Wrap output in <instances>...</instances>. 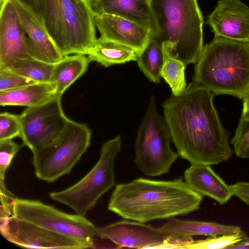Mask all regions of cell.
<instances>
[{"mask_svg": "<svg viewBox=\"0 0 249 249\" xmlns=\"http://www.w3.org/2000/svg\"><path fill=\"white\" fill-rule=\"evenodd\" d=\"M13 216L49 231L77 239L93 248L97 227L85 216L64 213L38 200L15 198Z\"/></svg>", "mask_w": 249, "mask_h": 249, "instance_id": "obj_9", "label": "cell"}, {"mask_svg": "<svg viewBox=\"0 0 249 249\" xmlns=\"http://www.w3.org/2000/svg\"><path fill=\"white\" fill-rule=\"evenodd\" d=\"M207 22L214 37L249 42V7L240 0H219Z\"/></svg>", "mask_w": 249, "mask_h": 249, "instance_id": "obj_14", "label": "cell"}, {"mask_svg": "<svg viewBox=\"0 0 249 249\" xmlns=\"http://www.w3.org/2000/svg\"><path fill=\"white\" fill-rule=\"evenodd\" d=\"M31 10L44 23L46 0H17Z\"/></svg>", "mask_w": 249, "mask_h": 249, "instance_id": "obj_32", "label": "cell"}, {"mask_svg": "<svg viewBox=\"0 0 249 249\" xmlns=\"http://www.w3.org/2000/svg\"><path fill=\"white\" fill-rule=\"evenodd\" d=\"M227 249H249V237L246 236L242 241L230 246Z\"/></svg>", "mask_w": 249, "mask_h": 249, "instance_id": "obj_35", "label": "cell"}, {"mask_svg": "<svg viewBox=\"0 0 249 249\" xmlns=\"http://www.w3.org/2000/svg\"><path fill=\"white\" fill-rule=\"evenodd\" d=\"M27 37L29 55L38 60L55 64L63 57L43 22L31 10L17 0H12Z\"/></svg>", "mask_w": 249, "mask_h": 249, "instance_id": "obj_15", "label": "cell"}, {"mask_svg": "<svg viewBox=\"0 0 249 249\" xmlns=\"http://www.w3.org/2000/svg\"><path fill=\"white\" fill-rule=\"evenodd\" d=\"M151 6L158 34L150 37L162 46L165 58L196 64L204 47L197 0H151Z\"/></svg>", "mask_w": 249, "mask_h": 249, "instance_id": "obj_3", "label": "cell"}, {"mask_svg": "<svg viewBox=\"0 0 249 249\" xmlns=\"http://www.w3.org/2000/svg\"><path fill=\"white\" fill-rule=\"evenodd\" d=\"M100 237L110 241L118 248L182 249L192 237L165 234L150 225L137 221H120L97 227Z\"/></svg>", "mask_w": 249, "mask_h": 249, "instance_id": "obj_11", "label": "cell"}, {"mask_svg": "<svg viewBox=\"0 0 249 249\" xmlns=\"http://www.w3.org/2000/svg\"><path fill=\"white\" fill-rule=\"evenodd\" d=\"M30 56L27 37L12 0H0V68Z\"/></svg>", "mask_w": 249, "mask_h": 249, "instance_id": "obj_13", "label": "cell"}, {"mask_svg": "<svg viewBox=\"0 0 249 249\" xmlns=\"http://www.w3.org/2000/svg\"><path fill=\"white\" fill-rule=\"evenodd\" d=\"M1 234L9 242L22 248L83 249L89 246L77 239L58 234L26 221L11 217Z\"/></svg>", "mask_w": 249, "mask_h": 249, "instance_id": "obj_12", "label": "cell"}, {"mask_svg": "<svg viewBox=\"0 0 249 249\" xmlns=\"http://www.w3.org/2000/svg\"><path fill=\"white\" fill-rule=\"evenodd\" d=\"M249 94V89H248V91H247V93L246 95H247V94Z\"/></svg>", "mask_w": 249, "mask_h": 249, "instance_id": "obj_37", "label": "cell"}, {"mask_svg": "<svg viewBox=\"0 0 249 249\" xmlns=\"http://www.w3.org/2000/svg\"><path fill=\"white\" fill-rule=\"evenodd\" d=\"M214 94L194 82L162 105L164 121L177 153L191 164L216 165L231 159L230 133L213 104Z\"/></svg>", "mask_w": 249, "mask_h": 249, "instance_id": "obj_1", "label": "cell"}, {"mask_svg": "<svg viewBox=\"0 0 249 249\" xmlns=\"http://www.w3.org/2000/svg\"><path fill=\"white\" fill-rule=\"evenodd\" d=\"M186 65L181 61L171 57H166L161 71V77L169 85L172 94L178 95L187 87L185 70Z\"/></svg>", "mask_w": 249, "mask_h": 249, "instance_id": "obj_25", "label": "cell"}, {"mask_svg": "<svg viewBox=\"0 0 249 249\" xmlns=\"http://www.w3.org/2000/svg\"><path fill=\"white\" fill-rule=\"evenodd\" d=\"M93 14L84 0H46L44 24L63 57L87 54L97 39Z\"/></svg>", "mask_w": 249, "mask_h": 249, "instance_id": "obj_5", "label": "cell"}, {"mask_svg": "<svg viewBox=\"0 0 249 249\" xmlns=\"http://www.w3.org/2000/svg\"><path fill=\"white\" fill-rule=\"evenodd\" d=\"M85 0L87 3H88L89 4L91 5V3L94 0Z\"/></svg>", "mask_w": 249, "mask_h": 249, "instance_id": "obj_36", "label": "cell"}, {"mask_svg": "<svg viewBox=\"0 0 249 249\" xmlns=\"http://www.w3.org/2000/svg\"><path fill=\"white\" fill-rule=\"evenodd\" d=\"M231 143L237 157L249 159V119L240 117Z\"/></svg>", "mask_w": 249, "mask_h": 249, "instance_id": "obj_27", "label": "cell"}, {"mask_svg": "<svg viewBox=\"0 0 249 249\" xmlns=\"http://www.w3.org/2000/svg\"><path fill=\"white\" fill-rule=\"evenodd\" d=\"M19 115L3 112L0 114V141L21 136Z\"/></svg>", "mask_w": 249, "mask_h": 249, "instance_id": "obj_28", "label": "cell"}, {"mask_svg": "<svg viewBox=\"0 0 249 249\" xmlns=\"http://www.w3.org/2000/svg\"><path fill=\"white\" fill-rule=\"evenodd\" d=\"M37 83L6 69H0V92L17 89Z\"/></svg>", "mask_w": 249, "mask_h": 249, "instance_id": "obj_30", "label": "cell"}, {"mask_svg": "<svg viewBox=\"0 0 249 249\" xmlns=\"http://www.w3.org/2000/svg\"><path fill=\"white\" fill-rule=\"evenodd\" d=\"M93 22L101 36L135 49L138 54L147 43L150 34L143 27L127 19L93 12Z\"/></svg>", "mask_w": 249, "mask_h": 249, "instance_id": "obj_16", "label": "cell"}, {"mask_svg": "<svg viewBox=\"0 0 249 249\" xmlns=\"http://www.w3.org/2000/svg\"><path fill=\"white\" fill-rule=\"evenodd\" d=\"M171 137L158 111L154 96L138 129L135 143V163L144 175L157 177L169 173L179 155L171 148Z\"/></svg>", "mask_w": 249, "mask_h": 249, "instance_id": "obj_6", "label": "cell"}, {"mask_svg": "<svg viewBox=\"0 0 249 249\" xmlns=\"http://www.w3.org/2000/svg\"><path fill=\"white\" fill-rule=\"evenodd\" d=\"M23 145L7 139L0 141V185H5V173L11 162Z\"/></svg>", "mask_w": 249, "mask_h": 249, "instance_id": "obj_29", "label": "cell"}, {"mask_svg": "<svg viewBox=\"0 0 249 249\" xmlns=\"http://www.w3.org/2000/svg\"><path fill=\"white\" fill-rule=\"evenodd\" d=\"M87 55L90 61L107 67L136 61L138 53L129 46L100 36L95 40Z\"/></svg>", "mask_w": 249, "mask_h": 249, "instance_id": "obj_21", "label": "cell"}, {"mask_svg": "<svg viewBox=\"0 0 249 249\" xmlns=\"http://www.w3.org/2000/svg\"><path fill=\"white\" fill-rule=\"evenodd\" d=\"M91 131L87 124L70 120L52 142L33 152L36 177L53 182L69 174L89 147Z\"/></svg>", "mask_w": 249, "mask_h": 249, "instance_id": "obj_8", "label": "cell"}, {"mask_svg": "<svg viewBox=\"0 0 249 249\" xmlns=\"http://www.w3.org/2000/svg\"><path fill=\"white\" fill-rule=\"evenodd\" d=\"M246 234L243 231L210 237L204 240H194L183 247V249H227L230 246L243 240Z\"/></svg>", "mask_w": 249, "mask_h": 249, "instance_id": "obj_26", "label": "cell"}, {"mask_svg": "<svg viewBox=\"0 0 249 249\" xmlns=\"http://www.w3.org/2000/svg\"><path fill=\"white\" fill-rule=\"evenodd\" d=\"M122 143L120 135L105 142L99 160L91 170L73 185L50 193V197L85 216L101 196L115 185L114 163Z\"/></svg>", "mask_w": 249, "mask_h": 249, "instance_id": "obj_7", "label": "cell"}, {"mask_svg": "<svg viewBox=\"0 0 249 249\" xmlns=\"http://www.w3.org/2000/svg\"><path fill=\"white\" fill-rule=\"evenodd\" d=\"M243 110L241 116L246 119H249V94L243 99Z\"/></svg>", "mask_w": 249, "mask_h": 249, "instance_id": "obj_34", "label": "cell"}, {"mask_svg": "<svg viewBox=\"0 0 249 249\" xmlns=\"http://www.w3.org/2000/svg\"><path fill=\"white\" fill-rule=\"evenodd\" d=\"M54 66L29 56L0 69H8L37 82H52Z\"/></svg>", "mask_w": 249, "mask_h": 249, "instance_id": "obj_24", "label": "cell"}, {"mask_svg": "<svg viewBox=\"0 0 249 249\" xmlns=\"http://www.w3.org/2000/svg\"><path fill=\"white\" fill-rule=\"evenodd\" d=\"M230 186L233 196L249 205V182L240 181Z\"/></svg>", "mask_w": 249, "mask_h": 249, "instance_id": "obj_33", "label": "cell"}, {"mask_svg": "<svg viewBox=\"0 0 249 249\" xmlns=\"http://www.w3.org/2000/svg\"><path fill=\"white\" fill-rule=\"evenodd\" d=\"M165 56L162 46L149 37L143 49L138 54L136 61L140 70L151 82L158 83Z\"/></svg>", "mask_w": 249, "mask_h": 249, "instance_id": "obj_23", "label": "cell"}, {"mask_svg": "<svg viewBox=\"0 0 249 249\" xmlns=\"http://www.w3.org/2000/svg\"><path fill=\"white\" fill-rule=\"evenodd\" d=\"M91 7L95 13L113 15L132 21L148 30L150 36L158 34L151 0H94Z\"/></svg>", "mask_w": 249, "mask_h": 249, "instance_id": "obj_17", "label": "cell"}, {"mask_svg": "<svg viewBox=\"0 0 249 249\" xmlns=\"http://www.w3.org/2000/svg\"><path fill=\"white\" fill-rule=\"evenodd\" d=\"M184 180L194 191L207 196L220 204L226 203L233 196L230 185L218 175L209 165L191 164L184 173Z\"/></svg>", "mask_w": 249, "mask_h": 249, "instance_id": "obj_18", "label": "cell"}, {"mask_svg": "<svg viewBox=\"0 0 249 249\" xmlns=\"http://www.w3.org/2000/svg\"><path fill=\"white\" fill-rule=\"evenodd\" d=\"M202 199L182 178L170 181L138 178L116 186L108 209L124 219L145 223L190 213L199 209Z\"/></svg>", "mask_w": 249, "mask_h": 249, "instance_id": "obj_2", "label": "cell"}, {"mask_svg": "<svg viewBox=\"0 0 249 249\" xmlns=\"http://www.w3.org/2000/svg\"><path fill=\"white\" fill-rule=\"evenodd\" d=\"M193 82L243 100L249 88V42L214 37L196 63Z\"/></svg>", "mask_w": 249, "mask_h": 249, "instance_id": "obj_4", "label": "cell"}, {"mask_svg": "<svg viewBox=\"0 0 249 249\" xmlns=\"http://www.w3.org/2000/svg\"><path fill=\"white\" fill-rule=\"evenodd\" d=\"M90 60L85 54L64 56L54 64L52 82L56 86V96L64 92L87 70Z\"/></svg>", "mask_w": 249, "mask_h": 249, "instance_id": "obj_22", "label": "cell"}, {"mask_svg": "<svg viewBox=\"0 0 249 249\" xmlns=\"http://www.w3.org/2000/svg\"><path fill=\"white\" fill-rule=\"evenodd\" d=\"M158 229L165 234L184 237H193L196 235L212 237L242 231L239 226L213 222L180 220L174 217L169 219L166 223Z\"/></svg>", "mask_w": 249, "mask_h": 249, "instance_id": "obj_19", "label": "cell"}, {"mask_svg": "<svg viewBox=\"0 0 249 249\" xmlns=\"http://www.w3.org/2000/svg\"><path fill=\"white\" fill-rule=\"evenodd\" d=\"M0 229L3 228L9 219L13 216V194L9 191L5 185H0Z\"/></svg>", "mask_w": 249, "mask_h": 249, "instance_id": "obj_31", "label": "cell"}, {"mask_svg": "<svg viewBox=\"0 0 249 249\" xmlns=\"http://www.w3.org/2000/svg\"><path fill=\"white\" fill-rule=\"evenodd\" d=\"M56 96L53 82H37L17 89L0 92V105L31 107L43 104Z\"/></svg>", "mask_w": 249, "mask_h": 249, "instance_id": "obj_20", "label": "cell"}, {"mask_svg": "<svg viewBox=\"0 0 249 249\" xmlns=\"http://www.w3.org/2000/svg\"><path fill=\"white\" fill-rule=\"evenodd\" d=\"M60 96L27 107L19 115L23 144L32 152L48 145L62 132L70 119L62 109Z\"/></svg>", "mask_w": 249, "mask_h": 249, "instance_id": "obj_10", "label": "cell"}]
</instances>
